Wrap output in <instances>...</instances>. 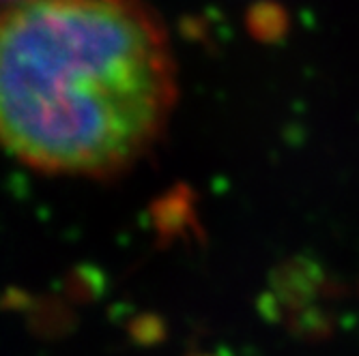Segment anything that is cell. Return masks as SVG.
<instances>
[{"label": "cell", "mask_w": 359, "mask_h": 356, "mask_svg": "<svg viewBox=\"0 0 359 356\" xmlns=\"http://www.w3.org/2000/svg\"><path fill=\"white\" fill-rule=\"evenodd\" d=\"M177 97L168 32L144 0L0 7V150L20 164L123 174L164 136Z\"/></svg>", "instance_id": "6da1fadb"}, {"label": "cell", "mask_w": 359, "mask_h": 356, "mask_svg": "<svg viewBox=\"0 0 359 356\" xmlns=\"http://www.w3.org/2000/svg\"><path fill=\"white\" fill-rule=\"evenodd\" d=\"M9 3H15V0H0V7H3V5H9Z\"/></svg>", "instance_id": "7a4b0ae2"}]
</instances>
